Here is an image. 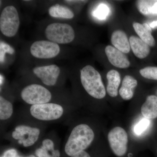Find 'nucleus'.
Masks as SVG:
<instances>
[{
  "instance_id": "28",
  "label": "nucleus",
  "mask_w": 157,
  "mask_h": 157,
  "mask_svg": "<svg viewBox=\"0 0 157 157\" xmlns=\"http://www.w3.org/2000/svg\"><path fill=\"white\" fill-rule=\"evenodd\" d=\"M71 157H91L90 155L85 151L79 152Z\"/></svg>"
},
{
  "instance_id": "21",
  "label": "nucleus",
  "mask_w": 157,
  "mask_h": 157,
  "mask_svg": "<svg viewBox=\"0 0 157 157\" xmlns=\"http://www.w3.org/2000/svg\"><path fill=\"white\" fill-rule=\"evenodd\" d=\"M139 72L144 78L157 80V67H146L140 70Z\"/></svg>"
},
{
  "instance_id": "2",
  "label": "nucleus",
  "mask_w": 157,
  "mask_h": 157,
  "mask_svg": "<svg viewBox=\"0 0 157 157\" xmlns=\"http://www.w3.org/2000/svg\"><path fill=\"white\" fill-rule=\"evenodd\" d=\"M80 79L86 92L97 99L105 98L106 91L101 74L92 66L87 65L81 70Z\"/></svg>"
},
{
  "instance_id": "4",
  "label": "nucleus",
  "mask_w": 157,
  "mask_h": 157,
  "mask_svg": "<svg viewBox=\"0 0 157 157\" xmlns=\"http://www.w3.org/2000/svg\"><path fill=\"white\" fill-rule=\"evenodd\" d=\"M20 20L17 9L10 6L3 9L0 16V30L6 36L13 37L19 29Z\"/></svg>"
},
{
  "instance_id": "13",
  "label": "nucleus",
  "mask_w": 157,
  "mask_h": 157,
  "mask_svg": "<svg viewBox=\"0 0 157 157\" xmlns=\"http://www.w3.org/2000/svg\"><path fill=\"white\" fill-rule=\"evenodd\" d=\"M111 42L115 48L123 53H128L131 50L129 40L123 31H114L111 36Z\"/></svg>"
},
{
  "instance_id": "6",
  "label": "nucleus",
  "mask_w": 157,
  "mask_h": 157,
  "mask_svg": "<svg viewBox=\"0 0 157 157\" xmlns=\"http://www.w3.org/2000/svg\"><path fill=\"white\" fill-rule=\"evenodd\" d=\"M31 115L39 120H56L60 118L63 113V107L54 103L32 105L30 109Z\"/></svg>"
},
{
  "instance_id": "20",
  "label": "nucleus",
  "mask_w": 157,
  "mask_h": 157,
  "mask_svg": "<svg viewBox=\"0 0 157 157\" xmlns=\"http://www.w3.org/2000/svg\"><path fill=\"white\" fill-rule=\"evenodd\" d=\"M13 112V105L2 96L0 97V119L6 120L11 117Z\"/></svg>"
},
{
  "instance_id": "30",
  "label": "nucleus",
  "mask_w": 157,
  "mask_h": 157,
  "mask_svg": "<svg viewBox=\"0 0 157 157\" xmlns=\"http://www.w3.org/2000/svg\"><path fill=\"white\" fill-rule=\"evenodd\" d=\"M151 28L152 29H155L157 27V20L155 21H153L150 24H148Z\"/></svg>"
},
{
  "instance_id": "8",
  "label": "nucleus",
  "mask_w": 157,
  "mask_h": 157,
  "mask_svg": "<svg viewBox=\"0 0 157 157\" xmlns=\"http://www.w3.org/2000/svg\"><path fill=\"white\" fill-rule=\"evenodd\" d=\"M60 51L57 43L49 41L41 40L34 42L30 47L31 54L40 59H49L55 57Z\"/></svg>"
},
{
  "instance_id": "11",
  "label": "nucleus",
  "mask_w": 157,
  "mask_h": 157,
  "mask_svg": "<svg viewBox=\"0 0 157 157\" xmlns=\"http://www.w3.org/2000/svg\"><path fill=\"white\" fill-rule=\"evenodd\" d=\"M105 51L108 60L111 64L121 69L129 67L130 65L129 60L120 51L111 45L107 46Z\"/></svg>"
},
{
  "instance_id": "9",
  "label": "nucleus",
  "mask_w": 157,
  "mask_h": 157,
  "mask_svg": "<svg viewBox=\"0 0 157 157\" xmlns=\"http://www.w3.org/2000/svg\"><path fill=\"white\" fill-rule=\"evenodd\" d=\"M40 133V130L38 128L21 125L15 128L12 136L15 140H18L19 144H23L25 147H29L36 142Z\"/></svg>"
},
{
  "instance_id": "18",
  "label": "nucleus",
  "mask_w": 157,
  "mask_h": 157,
  "mask_svg": "<svg viewBox=\"0 0 157 157\" xmlns=\"http://www.w3.org/2000/svg\"><path fill=\"white\" fill-rule=\"evenodd\" d=\"M137 7L141 14L145 16L157 15V0L137 1Z\"/></svg>"
},
{
  "instance_id": "31",
  "label": "nucleus",
  "mask_w": 157,
  "mask_h": 157,
  "mask_svg": "<svg viewBox=\"0 0 157 157\" xmlns=\"http://www.w3.org/2000/svg\"><path fill=\"white\" fill-rule=\"evenodd\" d=\"M2 75H1V82H0V83H1V85H2Z\"/></svg>"
},
{
  "instance_id": "14",
  "label": "nucleus",
  "mask_w": 157,
  "mask_h": 157,
  "mask_svg": "<svg viewBox=\"0 0 157 157\" xmlns=\"http://www.w3.org/2000/svg\"><path fill=\"white\" fill-rule=\"evenodd\" d=\"M133 26L136 33L140 39L148 44L149 46H154L155 41L152 36V30L148 24L144 23L143 24L138 22H134Z\"/></svg>"
},
{
  "instance_id": "5",
  "label": "nucleus",
  "mask_w": 157,
  "mask_h": 157,
  "mask_svg": "<svg viewBox=\"0 0 157 157\" xmlns=\"http://www.w3.org/2000/svg\"><path fill=\"white\" fill-rule=\"evenodd\" d=\"M21 98L27 104L38 105L48 103L51 100V93L40 85L33 84L26 86L21 91Z\"/></svg>"
},
{
  "instance_id": "16",
  "label": "nucleus",
  "mask_w": 157,
  "mask_h": 157,
  "mask_svg": "<svg viewBox=\"0 0 157 157\" xmlns=\"http://www.w3.org/2000/svg\"><path fill=\"white\" fill-rule=\"evenodd\" d=\"M141 114L147 119H153L157 117V97L148 96L146 101L141 107Z\"/></svg>"
},
{
  "instance_id": "26",
  "label": "nucleus",
  "mask_w": 157,
  "mask_h": 157,
  "mask_svg": "<svg viewBox=\"0 0 157 157\" xmlns=\"http://www.w3.org/2000/svg\"><path fill=\"white\" fill-rule=\"evenodd\" d=\"M36 154L38 157H51L48 151L42 146L37 149L36 151Z\"/></svg>"
},
{
  "instance_id": "23",
  "label": "nucleus",
  "mask_w": 157,
  "mask_h": 157,
  "mask_svg": "<svg viewBox=\"0 0 157 157\" xmlns=\"http://www.w3.org/2000/svg\"><path fill=\"white\" fill-rule=\"evenodd\" d=\"M150 124V121L147 119L144 118L139 121L134 128V132L137 135H140L148 128Z\"/></svg>"
},
{
  "instance_id": "3",
  "label": "nucleus",
  "mask_w": 157,
  "mask_h": 157,
  "mask_svg": "<svg viewBox=\"0 0 157 157\" xmlns=\"http://www.w3.org/2000/svg\"><path fill=\"white\" fill-rule=\"evenodd\" d=\"M45 33L47 39L57 44L70 43L75 36L73 27L67 24L61 23L50 24L45 29Z\"/></svg>"
},
{
  "instance_id": "12",
  "label": "nucleus",
  "mask_w": 157,
  "mask_h": 157,
  "mask_svg": "<svg viewBox=\"0 0 157 157\" xmlns=\"http://www.w3.org/2000/svg\"><path fill=\"white\" fill-rule=\"evenodd\" d=\"M130 46L135 55L139 59H144L148 56L150 48L148 44L142 39L135 36L129 39Z\"/></svg>"
},
{
  "instance_id": "10",
  "label": "nucleus",
  "mask_w": 157,
  "mask_h": 157,
  "mask_svg": "<svg viewBox=\"0 0 157 157\" xmlns=\"http://www.w3.org/2000/svg\"><path fill=\"white\" fill-rule=\"evenodd\" d=\"M33 72L45 85L53 86L56 84L60 70L56 65H51L35 67Z\"/></svg>"
},
{
  "instance_id": "1",
  "label": "nucleus",
  "mask_w": 157,
  "mask_h": 157,
  "mask_svg": "<svg viewBox=\"0 0 157 157\" xmlns=\"http://www.w3.org/2000/svg\"><path fill=\"white\" fill-rule=\"evenodd\" d=\"M94 138V133L86 124H80L74 128L70 133L65 147L68 155L72 156L84 151L90 145Z\"/></svg>"
},
{
  "instance_id": "17",
  "label": "nucleus",
  "mask_w": 157,
  "mask_h": 157,
  "mask_svg": "<svg viewBox=\"0 0 157 157\" xmlns=\"http://www.w3.org/2000/svg\"><path fill=\"white\" fill-rule=\"evenodd\" d=\"M107 78L108 80L107 93L110 97L115 98L117 96L118 89L121 83L120 75L116 70H112L107 73Z\"/></svg>"
},
{
  "instance_id": "32",
  "label": "nucleus",
  "mask_w": 157,
  "mask_h": 157,
  "mask_svg": "<svg viewBox=\"0 0 157 157\" xmlns=\"http://www.w3.org/2000/svg\"><path fill=\"white\" fill-rule=\"evenodd\" d=\"M25 157H36L35 156L33 155H31Z\"/></svg>"
},
{
  "instance_id": "7",
  "label": "nucleus",
  "mask_w": 157,
  "mask_h": 157,
  "mask_svg": "<svg viewBox=\"0 0 157 157\" xmlns=\"http://www.w3.org/2000/svg\"><path fill=\"white\" fill-rule=\"evenodd\" d=\"M109 146L113 153L121 157L125 155L128 142V134L120 127H116L110 130L108 134Z\"/></svg>"
},
{
  "instance_id": "25",
  "label": "nucleus",
  "mask_w": 157,
  "mask_h": 157,
  "mask_svg": "<svg viewBox=\"0 0 157 157\" xmlns=\"http://www.w3.org/2000/svg\"><path fill=\"white\" fill-rule=\"evenodd\" d=\"M42 147L48 151L51 152V153L54 151V144L53 141L49 139H45L42 141Z\"/></svg>"
},
{
  "instance_id": "24",
  "label": "nucleus",
  "mask_w": 157,
  "mask_h": 157,
  "mask_svg": "<svg viewBox=\"0 0 157 157\" xmlns=\"http://www.w3.org/2000/svg\"><path fill=\"white\" fill-rule=\"evenodd\" d=\"M14 52V48L6 42H1L0 43V62L1 63L5 60L6 54H13Z\"/></svg>"
},
{
  "instance_id": "19",
  "label": "nucleus",
  "mask_w": 157,
  "mask_h": 157,
  "mask_svg": "<svg viewBox=\"0 0 157 157\" xmlns=\"http://www.w3.org/2000/svg\"><path fill=\"white\" fill-rule=\"evenodd\" d=\"M48 13L51 17L66 19H72L74 16L70 9L59 4L52 6L48 9Z\"/></svg>"
},
{
  "instance_id": "15",
  "label": "nucleus",
  "mask_w": 157,
  "mask_h": 157,
  "mask_svg": "<svg viewBox=\"0 0 157 157\" xmlns=\"http://www.w3.org/2000/svg\"><path fill=\"white\" fill-rule=\"evenodd\" d=\"M137 85V80L134 77L129 75L125 76L119 90V94L121 98L126 101L132 99L134 96V89Z\"/></svg>"
},
{
  "instance_id": "29",
  "label": "nucleus",
  "mask_w": 157,
  "mask_h": 157,
  "mask_svg": "<svg viewBox=\"0 0 157 157\" xmlns=\"http://www.w3.org/2000/svg\"><path fill=\"white\" fill-rule=\"evenodd\" d=\"M51 155V157H60V153L58 150H55L52 153Z\"/></svg>"
},
{
  "instance_id": "22",
  "label": "nucleus",
  "mask_w": 157,
  "mask_h": 157,
  "mask_svg": "<svg viewBox=\"0 0 157 157\" xmlns=\"http://www.w3.org/2000/svg\"><path fill=\"white\" fill-rule=\"evenodd\" d=\"M109 9L107 5L101 4L98 6L95 11H94V16L100 20L106 19L109 13Z\"/></svg>"
},
{
  "instance_id": "27",
  "label": "nucleus",
  "mask_w": 157,
  "mask_h": 157,
  "mask_svg": "<svg viewBox=\"0 0 157 157\" xmlns=\"http://www.w3.org/2000/svg\"><path fill=\"white\" fill-rule=\"evenodd\" d=\"M17 151L14 149H11L6 151L1 157H16L17 155Z\"/></svg>"
}]
</instances>
